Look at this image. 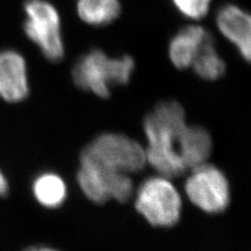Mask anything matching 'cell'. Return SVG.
<instances>
[{
    "mask_svg": "<svg viewBox=\"0 0 251 251\" xmlns=\"http://www.w3.org/2000/svg\"><path fill=\"white\" fill-rule=\"evenodd\" d=\"M23 251H57V250L50 247H45V246H30L25 248Z\"/></svg>",
    "mask_w": 251,
    "mask_h": 251,
    "instance_id": "obj_17",
    "label": "cell"
},
{
    "mask_svg": "<svg viewBox=\"0 0 251 251\" xmlns=\"http://www.w3.org/2000/svg\"><path fill=\"white\" fill-rule=\"evenodd\" d=\"M29 94L27 66L25 57L13 50H0V99L19 103Z\"/></svg>",
    "mask_w": 251,
    "mask_h": 251,
    "instance_id": "obj_8",
    "label": "cell"
},
{
    "mask_svg": "<svg viewBox=\"0 0 251 251\" xmlns=\"http://www.w3.org/2000/svg\"><path fill=\"white\" fill-rule=\"evenodd\" d=\"M120 0H77L78 17L93 26L108 25L119 18L121 14Z\"/></svg>",
    "mask_w": 251,
    "mask_h": 251,
    "instance_id": "obj_13",
    "label": "cell"
},
{
    "mask_svg": "<svg viewBox=\"0 0 251 251\" xmlns=\"http://www.w3.org/2000/svg\"><path fill=\"white\" fill-rule=\"evenodd\" d=\"M10 193V181L5 173L0 169V198H4Z\"/></svg>",
    "mask_w": 251,
    "mask_h": 251,
    "instance_id": "obj_16",
    "label": "cell"
},
{
    "mask_svg": "<svg viewBox=\"0 0 251 251\" xmlns=\"http://www.w3.org/2000/svg\"><path fill=\"white\" fill-rule=\"evenodd\" d=\"M77 183L90 201L103 204L109 200L127 202L133 195V182L128 174L114 172L80 160Z\"/></svg>",
    "mask_w": 251,
    "mask_h": 251,
    "instance_id": "obj_7",
    "label": "cell"
},
{
    "mask_svg": "<svg viewBox=\"0 0 251 251\" xmlns=\"http://www.w3.org/2000/svg\"><path fill=\"white\" fill-rule=\"evenodd\" d=\"M172 2L185 17L201 19L208 13L211 0H172Z\"/></svg>",
    "mask_w": 251,
    "mask_h": 251,
    "instance_id": "obj_15",
    "label": "cell"
},
{
    "mask_svg": "<svg viewBox=\"0 0 251 251\" xmlns=\"http://www.w3.org/2000/svg\"><path fill=\"white\" fill-rule=\"evenodd\" d=\"M185 193L193 204L207 214L222 213L230 202L228 180L221 170L208 162L192 169Z\"/></svg>",
    "mask_w": 251,
    "mask_h": 251,
    "instance_id": "obj_6",
    "label": "cell"
},
{
    "mask_svg": "<svg viewBox=\"0 0 251 251\" xmlns=\"http://www.w3.org/2000/svg\"><path fill=\"white\" fill-rule=\"evenodd\" d=\"M31 191L36 201L46 208H58L67 197L64 180L51 172L37 176L31 184Z\"/></svg>",
    "mask_w": 251,
    "mask_h": 251,
    "instance_id": "obj_12",
    "label": "cell"
},
{
    "mask_svg": "<svg viewBox=\"0 0 251 251\" xmlns=\"http://www.w3.org/2000/svg\"><path fill=\"white\" fill-rule=\"evenodd\" d=\"M135 207L147 221L156 227H172L181 217L182 200L170 179L156 176L139 186Z\"/></svg>",
    "mask_w": 251,
    "mask_h": 251,
    "instance_id": "obj_4",
    "label": "cell"
},
{
    "mask_svg": "<svg viewBox=\"0 0 251 251\" xmlns=\"http://www.w3.org/2000/svg\"><path fill=\"white\" fill-rule=\"evenodd\" d=\"M211 35L200 25H188L180 29L169 45V57L176 68L192 67L201 47Z\"/></svg>",
    "mask_w": 251,
    "mask_h": 251,
    "instance_id": "obj_11",
    "label": "cell"
},
{
    "mask_svg": "<svg viewBox=\"0 0 251 251\" xmlns=\"http://www.w3.org/2000/svg\"><path fill=\"white\" fill-rule=\"evenodd\" d=\"M134 66V60L129 56L110 58L103 50H92L76 61L73 77L82 90L108 98L112 87L130 81Z\"/></svg>",
    "mask_w": 251,
    "mask_h": 251,
    "instance_id": "obj_2",
    "label": "cell"
},
{
    "mask_svg": "<svg viewBox=\"0 0 251 251\" xmlns=\"http://www.w3.org/2000/svg\"><path fill=\"white\" fill-rule=\"evenodd\" d=\"M25 13L26 37L38 46L47 60L58 62L63 59L65 47L56 7L46 0H26Z\"/></svg>",
    "mask_w": 251,
    "mask_h": 251,
    "instance_id": "obj_5",
    "label": "cell"
},
{
    "mask_svg": "<svg viewBox=\"0 0 251 251\" xmlns=\"http://www.w3.org/2000/svg\"><path fill=\"white\" fill-rule=\"evenodd\" d=\"M185 126L184 109L174 100L160 103L145 119L147 163L160 176L175 178L187 170L176 148L177 138Z\"/></svg>",
    "mask_w": 251,
    "mask_h": 251,
    "instance_id": "obj_1",
    "label": "cell"
},
{
    "mask_svg": "<svg viewBox=\"0 0 251 251\" xmlns=\"http://www.w3.org/2000/svg\"><path fill=\"white\" fill-rule=\"evenodd\" d=\"M216 21L221 34L235 45L243 58L249 61L251 52V21L249 14L237 5L227 4L219 10Z\"/></svg>",
    "mask_w": 251,
    "mask_h": 251,
    "instance_id": "obj_9",
    "label": "cell"
},
{
    "mask_svg": "<svg viewBox=\"0 0 251 251\" xmlns=\"http://www.w3.org/2000/svg\"><path fill=\"white\" fill-rule=\"evenodd\" d=\"M176 148L185 168L192 170L207 162L213 140L204 128L186 125L177 138Z\"/></svg>",
    "mask_w": 251,
    "mask_h": 251,
    "instance_id": "obj_10",
    "label": "cell"
},
{
    "mask_svg": "<svg viewBox=\"0 0 251 251\" xmlns=\"http://www.w3.org/2000/svg\"><path fill=\"white\" fill-rule=\"evenodd\" d=\"M80 160L128 175L141 171L147 164L143 146L117 133H105L94 138L82 151Z\"/></svg>",
    "mask_w": 251,
    "mask_h": 251,
    "instance_id": "obj_3",
    "label": "cell"
},
{
    "mask_svg": "<svg viewBox=\"0 0 251 251\" xmlns=\"http://www.w3.org/2000/svg\"><path fill=\"white\" fill-rule=\"evenodd\" d=\"M192 67L200 77L207 81L218 80L225 74L226 64L218 53L211 36L201 47Z\"/></svg>",
    "mask_w": 251,
    "mask_h": 251,
    "instance_id": "obj_14",
    "label": "cell"
}]
</instances>
